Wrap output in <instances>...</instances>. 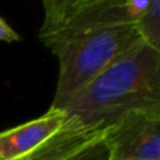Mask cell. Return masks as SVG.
Masks as SVG:
<instances>
[{"mask_svg":"<svg viewBox=\"0 0 160 160\" xmlns=\"http://www.w3.org/2000/svg\"><path fill=\"white\" fill-rule=\"evenodd\" d=\"M73 128L107 129L131 111H160V49L141 41L62 110Z\"/></svg>","mask_w":160,"mask_h":160,"instance_id":"obj_1","label":"cell"},{"mask_svg":"<svg viewBox=\"0 0 160 160\" xmlns=\"http://www.w3.org/2000/svg\"><path fill=\"white\" fill-rule=\"evenodd\" d=\"M39 39L59 61L58 83L49 107L53 110H63L91 80L143 41L138 21L53 32Z\"/></svg>","mask_w":160,"mask_h":160,"instance_id":"obj_2","label":"cell"},{"mask_svg":"<svg viewBox=\"0 0 160 160\" xmlns=\"http://www.w3.org/2000/svg\"><path fill=\"white\" fill-rule=\"evenodd\" d=\"M110 160H160V111H131L105 131Z\"/></svg>","mask_w":160,"mask_h":160,"instance_id":"obj_3","label":"cell"},{"mask_svg":"<svg viewBox=\"0 0 160 160\" xmlns=\"http://www.w3.org/2000/svg\"><path fill=\"white\" fill-rule=\"evenodd\" d=\"M66 115L49 108L39 118L0 132V160H20L63 128Z\"/></svg>","mask_w":160,"mask_h":160,"instance_id":"obj_4","label":"cell"},{"mask_svg":"<svg viewBox=\"0 0 160 160\" xmlns=\"http://www.w3.org/2000/svg\"><path fill=\"white\" fill-rule=\"evenodd\" d=\"M104 132L105 129H79L65 124L58 133L20 160H66L80 148Z\"/></svg>","mask_w":160,"mask_h":160,"instance_id":"obj_5","label":"cell"},{"mask_svg":"<svg viewBox=\"0 0 160 160\" xmlns=\"http://www.w3.org/2000/svg\"><path fill=\"white\" fill-rule=\"evenodd\" d=\"M44 6V22L38 37H44L59 30L80 8L96 0H41Z\"/></svg>","mask_w":160,"mask_h":160,"instance_id":"obj_6","label":"cell"},{"mask_svg":"<svg viewBox=\"0 0 160 160\" xmlns=\"http://www.w3.org/2000/svg\"><path fill=\"white\" fill-rule=\"evenodd\" d=\"M138 22L143 41L160 49V0H149V4Z\"/></svg>","mask_w":160,"mask_h":160,"instance_id":"obj_7","label":"cell"},{"mask_svg":"<svg viewBox=\"0 0 160 160\" xmlns=\"http://www.w3.org/2000/svg\"><path fill=\"white\" fill-rule=\"evenodd\" d=\"M107 131V129H105ZM111 150L105 141V132L97 136L87 145L80 148L78 152L69 156L66 160H110Z\"/></svg>","mask_w":160,"mask_h":160,"instance_id":"obj_8","label":"cell"},{"mask_svg":"<svg viewBox=\"0 0 160 160\" xmlns=\"http://www.w3.org/2000/svg\"><path fill=\"white\" fill-rule=\"evenodd\" d=\"M0 41L8 42V44L20 41V35L2 18V17H0Z\"/></svg>","mask_w":160,"mask_h":160,"instance_id":"obj_9","label":"cell"}]
</instances>
